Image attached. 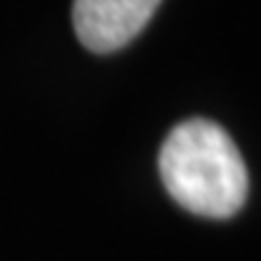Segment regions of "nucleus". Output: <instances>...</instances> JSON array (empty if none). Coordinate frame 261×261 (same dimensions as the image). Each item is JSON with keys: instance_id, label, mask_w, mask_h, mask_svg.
<instances>
[{"instance_id": "1", "label": "nucleus", "mask_w": 261, "mask_h": 261, "mask_svg": "<svg viewBox=\"0 0 261 261\" xmlns=\"http://www.w3.org/2000/svg\"><path fill=\"white\" fill-rule=\"evenodd\" d=\"M160 176L176 203L205 219L234 216L248 197V171L234 141L200 117L179 123L163 141Z\"/></svg>"}, {"instance_id": "2", "label": "nucleus", "mask_w": 261, "mask_h": 261, "mask_svg": "<svg viewBox=\"0 0 261 261\" xmlns=\"http://www.w3.org/2000/svg\"><path fill=\"white\" fill-rule=\"evenodd\" d=\"M158 6L160 0H75V35L88 51L112 54L147 27Z\"/></svg>"}]
</instances>
